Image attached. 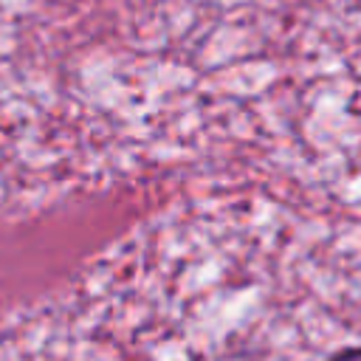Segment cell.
<instances>
[{
	"label": "cell",
	"instance_id": "6da1fadb",
	"mask_svg": "<svg viewBox=\"0 0 361 361\" xmlns=\"http://www.w3.org/2000/svg\"><path fill=\"white\" fill-rule=\"evenodd\" d=\"M330 361H361V347H347V350H338Z\"/></svg>",
	"mask_w": 361,
	"mask_h": 361
}]
</instances>
